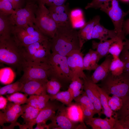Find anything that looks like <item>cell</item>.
Returning a JSON list of instances; mask_svg holds the SVG:
<instances>
[{
  "mask_svg": "<svg viewBox=\"0 0 129 129\" xmlns=\"http://www.w3.org/2000/svg\"><path fill=\"white\" fill-rule=\"evenodd\" d=\"M77 32L72 24L57 26L54 36L50 40L52 52L66 56L73 50H81Z\"/></svg>",
  "mask_w": 129,
  "mask_h": 129,
  "instance_id": "1",
  "label": "cell"
},
{
  "mask_svg": "<svg viewBox=\"0 0 129 129\" xmlns=\"http://www.w3.org/2000/svg\"><path fill=\"white\" fill-rule=\"evenodd\" d=\"M25 60L22 48L13 37L0 39V61L11 67L22 70Z\"/></svg>",
  "mask_w": 129,
  "mask_h": 129,
  "instance_id": "2",
  "label": "cell"
},
{
  "mask_svg": "<svg viewBox=\"0 0 129 129\" xmlns=\"http://www.w3.org/2000/svg\"><path fill=\"white\" fill-rule=\"evenodd\" d=\"M46 62L48 66V78L55 79L61 84L71 82L73 74L68 65L66 56L52 52Z\"/></svg>",
  "mask_w": 129,
  "mask_h": 129,
  "instance_id": "3",
  "label": "cell"
},
{
  "mask_svg": "<svg viewBox=\"0 0 129 129\" xmlns=\"http://www.w3.org/2000/svg\"><path fill=\"white\" fill-rule=\"evenodd\" d=\"M98 85L107 94H112L122 99L129 94V75L124 72L118 75L110 72Z\"/></svg>",
  "mask_w": 129,
  "mask_h": 129,
  "instance_id": "4",
  "label": "cell"
},
{
  "mask_svg": "<svg viewBox=\"0 0 129 129\" xmlns=\"http://www.w3.org/2000/svg\"><path fill=\"white\" fill-rule=\"evenodd\" d=\"M100 9L109 17L114 25V29L118 35L125 37L123 28L124 18L127 15L120 7L118 0H109L102 4Z\"/></svg>",
  "mask_w": 129,
  "mask_h": 129,
  "instance_id": "5",
  "label": "cell"
},
{
  "mask_svg": "<svg viewBox=\"0 0 129 129\" xmlns=\"http://www.w3.org/2000/svg\"><path fill=\"white\" fill-rule=\"evenodd\" d=\"M36 13L35 25L45 35L51 39L54 36L57 25L49 14L48 9L45 5L38 3Z\"/></svg>",
  "mask_w": 129,
  "mask_h": 129,
  "instance_id": "6",
  "label": "cell"
},
{
  "mask_svg": "<svg viewBox=\"0 0 129 129\" xmlns=\"http://www.w3.org/2000/svg\"><path fill=\"white\" fill-rule=\"evenodd\" d=\"M48 66L46 62L39 64L25 61L22 65L23 74L19 81L23 83L32 80H48Z\"/></svg>",
  "mask_w": 129,
  "mask_h": 129,
  "instance_id": "7",
  "label": "cell"
},
{
  "mask_svg": "<svg viewBox=\"0 0 129 129\" xmlns=\"http://www.w3.org/2000/svg\"><path fill=\"white\" fill-rule=\"evenodd\" d=\"M38 6L37 3H27L23 8L15 10L10 16L12 24L17 26L35 25L36 13Z\"/></svg>",
  "mask_w": 129,
  "mask_h": 129,
  "instance_id": "8",
  "label": "cell"
},
{
  "mask_svg": "<svg viewBox=\"0 0 129 129\" xmlns=\"http://www.w3.org/2000/svg\"><path fill=\"white\" fill-rule=\"evenodd\" d=\"M23 113L21 105L9 101L5 108L0 111V124L3 129H13L18 126V118Z\"/></svg>",
  "mask_w": 129,
  "mask_h": 129,
  "instance_id": "9",
  "label": "cell"
},
{
  "mask_svg": "<svg viewBox=\"0 0 129 129\" xmlns=\"http://www.w3.org/2000/svg\"><path fill=\"white\" fill-rule=\"evenodd\" d=\"M56 100L49 101L46 105L42 109L37 117L33 121L27 124L18 125L20 129H33V126L37 123H46L48 120H51L55 115L56 111L61 106Z\"/></svg>",
  "mask_w": 129,
  "mask_h": 129,
  "instance_id": "10",
  "label": "cell"
},
{
  "mask_svg": "<svg viewBox=\"0 0 129 129\" xmlns=\"http://www.w3.org/2000/svg\"><path fill=\"white\" fill-rule=\"evenodd\" d=\"M83 55L81 50H75L66 56L68 65L73 73V79L79 77L83 80L87 78L83 71Z\"/></svg>",
  "mask_w": 129,
  "mask_h": 129,
  "instance_id": "11",
  "label": "cell"
},
{
  "mask_svg": "<svg viewBox=\"0 0 129 129\" xmlns=\"http://www.w3.org/2000/svg\"><path fill=\"white\" fill-rule=\"evenodd\" d=\"M66 108L64 105L61 106L57 110V113L48 125V129H76V123L71 121L67 117Z\"/></svg>",
  "mask_w": 129,
  "mask_h": 129,
  "instance_id": "12",
  "label": "cell"
},
{
  "mask_svg": "<svg viewBox=\"0 0 129 129\" xmlns=\"http://www.w3.org/2000/svg\"><path fill=\"white\" fill-rule=\"evenodd\" d=\"M49 14L57 26L72 24L68 5L49 7Z\"/></svg>",
  "mask_w": 129,
  "mask_h": 129,
  "instance_id": "13",
  "label": "cell"
},
{
  "mask_svg": "<svg viewBox=\"0 0 129 129\" xmlns=\"http://www.w3.org/2000/svg\"><path fill=\"white\" fill-rule=\"evenodd\" d=\"M12 35L17 44L22 47L37 42L50 39L40 31L32 34L13 33Z\"/></svg>",
  "mask_w": 129,
  "mask_h": 129,
  "instance_id": "14",
  "label": "cell"
},
{
  "mask_svg": "<svg viewBox=\"0 0 129 129\" xmlns=\"http://www.w3.org/2000/svg\"><path fill=\"white\" fill-rule=\"evenodd\" d=\"M100 19L99 16L94 17L85 23L78 31V35L81 49L85 43L92 39L94 27L96 25L100 22Z\"/></svg>",
  "mask_w": 129,
  "mask_h": 129,
  "instance_id": "15",
  "label": "cell"
},
{
  "mask_svg": "<svg viewBox=\"0 0 129 129\" xmlns=\"http://www.w3.org/2000/svg\"><path fill=\"white\" fill-rule=\"evenodd\" d=\"M48 81L32 80L24 82L21 91L28 95H40L47 94L46 85Z\"/></svg>",
  "mask_w": 129,
  "mask_h": 129,
  "instance_id": "16",
  "label": "cell"
},
{
  "mask_svg": "<svg viewBox=\"0 0 129 129\" xmlns=\"http://www.w3.org/2000/svg\"><path fill=\"white\" fill-rule=\"evenodd\" d=\"M118 118L116 112L114 117L104 119L93 118L84 121L86 124L93 129H113L114 126Z\"/></svg>",
  "mask_w": 129,
  "mask_h": 129,
  "instance_id": "17",
  "label": "cell"
},
{
  "mask_svg": "<svg viewBox=\"0 0 129 129\" xmlns=\"http://www.w3.org/2000/svg\"><path fill=\"white\" fill-rule=\"evenodd\" d=\"M113 59L111 54L108 55L104 61L97 67L91 76L92 81L97 83L107 76L110 72V66Z\"/></svg>",
  "mask_w": 129,
  "mask_h": 129,
  "instance_id": "18",
  "label": "cell"
},
{
  "mask_svg": "<svg viewBox=\"0 0 129 129\" xmlns=\"http://www.w3.org/2000/svg\"><path fill=\"white\" fill-rule=\"evenodd\" d=\"M118 37H121L125 40L126 38L119 36L114 29L109 30L105 28L100 22L94 26L93 31L92 39H97L100 41L104 42L110 38L112 39Z\"/></svg>",
  "mask_w": 129,
  "mask_h": 129,
  "instance_id": "19",
  "label": "cell"
},
{
  "mask_svg": "<svg viewBox=\"0 0 129 129\" xmlns=\"http://www.w3.org/2000/svg\"><path fill=\"white\" fill-rule=\"evenodd\" d=\"M124 39L123 38L118 37L114 38L108 40L104 42H97L94 40L92 42V49H96L98 54L100 60L102 58L108 55V51L111 45L114 42L120 39Z\"/></svg>",
  "mask_w": 129,
  "mask_h": 129,
  "instance_id": "20",
  "label": "cell"
},
{
  "mask_svg": "<svg viewBox=\"0 0 129 129\" xmlns=\"http://www.w3.org/2000/svg\"><path fill=\"white\" fill-rule=\"evenodd\" d=\"M66 111L67 117L72 122L75 123L84 122L83 111L79 104L71 103L66 108Z\"/></svg>",
  "mask_w": 129,
  "mask_h": 129,
  "instance_id": "21",
  "label": "cell"
},
{
  "mask_svg": "<svg viewBox=\"0 0 129 129\" xmlns=\"http://www.w3.org/2000/svg\"><path fill=\"white\" fill-rule=\"evenodd\" d=\"M10 15L0 14V39L11 36L14 26L10 20Z\"/></svg>",
  "mask_w": 129,
  "mask_h": 129,
  "instance_id": "22",
  "label": "cell"
},
{
  "mask_svg": "<svg viewBox=\"0 0 129 129\" xmlns=\"http://www.w3.org/2000/svg\"><path fill=\"white\" fill-rule=\"evenodd\" d=\"M51 50L50 40L36 52L29 61L27 62L36 64L45 62L51 53Z\"/></svg>",
  "mask_w": 129,
  "mask_h": 129,
  "instance_id": "23",
  "label": "cell"
},
{
  "mask_svg": "<svg viewBox=\"0 0 129 129\" xmlns=\"http://www.w3.org/2000/svg\"><path fill=\"white\" fill-rule=\"evenodd\" d=\"M50 40L39 41L22 48L23 54L26 61H29L36 52L49 42Z\"/></svg>",
  "mask_w": 129,
  "mask_h": 129,
  "instance_id": "24",
  "label": "cell"
},
{
  "mask_svg": "<svg viewBox=\"0 0 129 129\" xmlns=\"http://www.w3.org/2000/svg\"><path fill=\"white\" fill-rule=\"evenodd\" d=\"M97 87L100 94L101 102L102 108V114H103L109 118L114 117L116 112L113 111L108 105V95L97 85Z\"/></svg>",
  "mask_w": 129,
  "mask_h": 129,
  "instance_id": "25",
  "label": "cell"
},
{
  "mask_svg": "<svg viewBox=\"0 0 129 129\" xmlns=\"http://www.w3.org/2000/svg\"><path fill=\"white\" fill-rule=\"evenodd\" d=\"M23 113L21 117L24 124H27L34 120L37 117L41 110L35 108L27 104L22 106Z\"/></svg>",
  "mask_w": 129,
  "mask_h": 129,
  "instance_id": "26",
  "label": "cell"
},
{
  "mask_svg": "<svg viewBox=\"0 0 129 129\" xmlns=\"http://www.w3.org/2000/svg\"><path fill=\"white\" fill-rule=\"evenodd\" d=\"M83 84V80L80 77L75 78L72 79L68 90L71 93L73 100L84 92Z\"/></svg>",
  "mask_w": 129,
  "mask_h": 129,
  "instance_id": "27",
  "label": "cell"
},
{
  "mask_svg": "<svg viewBox=\"0 0 129 129\" xmlns=\"http://www.w3.org/2000/svg\"><path fill=\"white\" fill-rule=\"evenodd\" d=\"M122 99V106L116 112L118 119L121 121L129 120V94Z\"/></svg>",
  "mask_w": 129,
  "mask_h": 129,
  "instance_id": "28",
  "label": "cell"
},
{
  "mask_svg": "<svg viewBox=\"0 0 129 129\" xmlns=\"http://www.w3.org/2000/svg\"><path fill=\"white\" fill-rule=\"evenodd\" d=\"M50 96V100H56L61 102L64 104L68 106L72 103L73 100L71 93L68 90L66 91H59L55 95Z\"/></svg>",
  "mask_w": 129,
  "mask_h": 129,
  "instance_id": "29",
  "label": "cell"
},
{
  "mask_svg": "<svg viewBox=\"0 0 129 129\" xmlns=\"http://www.w3.org/2000/svg\"><path fill=\"white\" fill-rule=\"evenodd\" d=\"M124 64L119 57L113 58L110 66V71L112 74L119 75L124 72Z\"/></svg>",
  "mask_w": 129,
  "mask_h": 129,
  "instance_id": "30",
  "label": "cell"
},
{
  "mask_svg": "<svg viewBox=\"0 0 129 129\" xmlns=\"http://www.w3.org/2000/svg\"><path fill=\"white\" fill-rule=\"evenodd\" d=\"M123 40L120 39L113 42L110 46L108 51V54L112 55L113 58L119 57L124 46Z\"/></svg>",
  "mask_w": 129,
  "mask_h": 129,
  "instance_id": "31",
  "label": "cell"
},
{
  "mask_svg": "<svg viewBox=\"0 0 129 129\" xmlns=\"http://www.w3.org/2000/svg\"><path fill=\"white\" fill-rule=\"evenodd\" d=\"M61 87V84L59 81L54 78H51L47 83V92L49 96L55 95L59 91Z\"/></svg>",
  "mask_w": 129,
  "mask_h": 129,
  "instance_id": "32",
  "label": "cell"
},
{
  "mask_svg": "<svg viewBox=\"0 0 129 129\" xmlns=\"http://www.w3.org/2000/svg\"><path fill=\"white\" fill-rule=\"evenodd\" d=\"M28 95L18 92L14 93L10 95H7L6 97L9 101L16 104L21 105L26 103Z\"/></svg>",
  "mask_w": 129,
  "mask_h": 129,
  "instance_id": "33",
  "label": "cell"
},
{
  "mask_svg": "<svg viewBox=\"0 0 129 129\" xmlns=\"http://www.w3.org/2000/svg\"><path fill=\"white\" fill-rule=\"evenodd\" d=\"M74 100L76 103L86 107L95 112L96 114L93 103L87 96L85 91Z\"/></svg>",
  "mask_w": 129,
  "mask_h": 129,
  "instance_id": "34",
  "label": "cell"
},
{
  "mask_svg": "<svg viewBox=\"0 0 129 129\" xmlns=\"http://www.w3.org/2000/svg\"><path fill=\"white\" fill-rule=\"evenodd\" d=\"M108 105L113 111L116 112L121 109L123 104L121 98L115 96L111 97L108 95Z\"/></svg>",
  "mask_w": 129,
  "mask_h": 129,
  "instance_id": "35",
  "label": "cell"
},
{
  "mask_svg": "<svg viewBox=\"0 0 129 129\" xmlns=\"http://www.w3.org/2000/svg\"><path fill=\"white\" fill-rule=\"evenodd\" d=\"M14 11L12 5L8 0H0V14L10 15Z\"/></svg>",
  "mask_w": 129,
  "mask_h": 129,
  "instance_id": "36",
  "label": "cell"
},
{
  "mask_svg": "<svg viewBox=\"0 0 129 129\" xmlns=\"http://www.w3.org/2000/svg\"><path fill=\"white\" fill-rule=\"evenodd\" d=\"M119 58L124 65V72L129 75V51L124 47Z\"/></svg>",
  "mask_w": 129,
  "mask_h": 129,
  "instance_id": "37",
  "label": "cell"
},
{
  "mask_svg": "<svg viewBox=\"0 0 129 129\" xmlns=\"http://www.w3.org/2000/svg\"><path fill=\"white\" fill-rule=\"evenodd\" d=\"M100 60L98 53L96 50H92L91 55L90 63L91 70H94L99 65L98 64Z\"/></svg>",
  "mask_w": 129,
  "mask_h": 129,
  "instance_id": "38",
  "label": "cell"
},
{
  "mask_svg": "<svg viewBox=\"0 0 129 129\" xmlns=\"http://www.w3.org/2000/svg\"><path fill=\"white\" fill-rule=\"evenodd\" d=\"M50 99V96L47 94L38 95V108L41 110L46 105Z\"/></svg>",
  "mask_w": 129,
  "mask_h": 129,
  "instance_id": "39",
  "label": "cell"
},
{
  "mask_svg": "<svg viewBox=\"0 0 129 129\" xmlns=\"http://www.w3.org/2000/svg\"><path fill=\"white\" fill-rule=\"evenodd\" d=\"M92 49H90L83 58L84 70L91 71L90 63L91 55Z\"/></svg>",
  "mask_w": 129,
  "mask_h": 129,
  "instance_id": "40",
  "label": "cell"
},
{
  "mask_svg": "<svg viewBox=\"0 0 129 129\" xmlns=\"http://www.w3.org/2000/svg\"><path fill=\"white\" fill-rule=\"evenodd\" d=\"M109 0H92L91 2L88 3L85 8L86 9L90 8H94L95 9L100 8L102 4L108 2Z\"/></svg>",
  "mask_w": 129,
  "mask_h": 129,
  "instance_id": "41",
  "label": "cell"
},
{
  "mask_svg": "<svg viewBox=\"0 0 129 129\" xmlns=\"http://www.w3.org/2000/svg\"><path fill=\"white\" fill-rule=\"evenodd\" d=\"M80 105V104H79ZM82 109L83 114L84 121L93 117L96 113L86 107L80 105Z\"/></svg>",
  "mask_w": 129,
  "mask_h": 129,
  "instance_id": "42",
  "label": "cell"
},
{
  "mask_svg": "<svg viewBox=\"0 0 129 129\" xmlns=\"http://www.w3.org/2000/svg\"><path fill=\"white\" fill-rule=\"evenodd\" d=\"M38 95H30L27 99L26 103L35 108H38Z\"/></svg>",
  "mask_w": 129,
  "mask_h": 129,
  "instance_id": "43",
  "label": "cell"
},
{
  "mask_svg": "<svg viewBox=\"0 0 129 129\" xmlns=\"http://www.w3.org/2000/svg\"><path fill=\"white\" fill-rule=\"evenodd\" d=\"M12 5L15 10L23 8L26 5L25 0H8Z\"/></svg>",
  "mask_w": 129,
  "mask_h": 129,
  "instance_id": "44",
  "label": "cell"
},
{
  "mask_svg": "<svg viewBox=\"0 0 129 129\" xmlns=\"http://www.w3.org/2000/svg\"><path fill=\"white\" fill-rule=\"evenodd\" d=\"M67 0H47L45 5L49 7L63 5Z\"/></svg>",
  "mask_w": 129,
  "mask_h": 129,
  "instance_id": "45",
  "label": "cell"
},
{
  "mask_svg": "<svg viewBox=\"0 0 129 129\" xmlns=\"http://www.w3.org/2000/svg\"><path fill=\"white\" fill-rule=\"evenodd\" d=\"M24 84L19 81H17L16 84L7 92V94H11L14 93L21 91L22 89Z\"/></svg>",
  "mask_w": 129,
  "mask_h": 129,
  "instance_id": "46",
  "label": "cell"
},
{
  "mask_svg": "<svg viewBox=\"0 0 129 129\" xmlns=\"http://www.w3.org/2000/svg\"><path fill=\"white\" fill-rule=\"evenodd\" d=\"M17 81L11 84H9L0 88V95H2L7 94V92L16 84Z\"/></svg>",
  "mask_w": 129,
  "mask_h": 129,
  "instance_id": "47",
  "label": "cell"
},
{
  "mask_svg": "<svg viewBox=\"0 0 129 129\" xmlns=\"http://www.w3.org/2000/svg\"><path fill=\"white\" fill-rule=\"evenodd\" d=\"M8 100L2 95L0 96V109L3 110L5 109L7 104Z\"/></svg>",
  "mask_w": 129,
  "mask_h": 129,
  "instance_id": "48",
  "label": "cell"
},
{
  "mask_svg": "<svg viewBox=\"0 0 129 129\" xmlns=\"http://www.w3.org/2000/svg\"><path fill=\"white\" fill-rule=\"evenodd\" d=\"M123 30L125 36L129 34V18L124 21Z\"/></svg>",
  "mask_w": 129,
  "mask_h": 129,
  "instance_id": "49",
  "label": "cell"
},
{
  "mask_svg": "<svg viewBox=\"0 0 129 129\" xmlns=\"http://www.w3.org/2000/svg\"><path fill=\"white\" fill-rule=\"evenodd\" d=\"M36 126L34 129H48V125L46 123H37Z\"/></svg>",
  "mask_w": 129,
  "mask_h": 129,
  "instance_id": "50",
  "label": "cell"
},
{
  "mask_svg": "<svg viewBox=\"0 0 129 129\" xmlns=\"http://www.w3.org/2000/svg\"><path fill=\"white\" fill-rule=\"evenodd\" d=\"M124 41V47L127 49L129 50V40L126 38Z\"/></svg>",
  "mask_w": 129,
  "mask_h": 129,
  "instance_id": "51",
  "label": "cell"
},
{
  "mask_svg": "<svg viewBox=\"0 0 129 129\" xmlns=\"http://www.w3.org/2000/svg\"><path fill=\"white\" fill-rule=\"evenodd\" d=\"M124 124L125 129H129V120H127L122 121Z\"/></svg>",
  "mask_w": 129,
  "mask_h": 129,
  "instance_id": "52",
  "label": "cell"
},
{
  "mask_svg": "<svg viewBox=\"0 0 129 129\" xmlns=\"http://www.w3.org/2000/svg\"><path fill=\"white\" fill-rule=\"evenodd\" d=\"M39 0H25L26 3H38Z\"/></svg>",
  "mask_w": 129,
  "mask_h": 129,
  "instance_id": "53",
  "label": "cell"
},
{
  "mask_svg": "<svg viewBox=\"0 0 129 129\" xmlns=\"http://www.w3.org/2000/svg\"><path fill=\"white\" fill-rule=\"evenodd\" d=\"M47 0H39L38 3H42L45 5V3Z\"/></svg>",
  "mask_w": 129,
  "mask_h": 129,
  "instance_id": "54",
  "label": "cell"
},
{
  "mask_svg": "<svg viewBox=\"0 0 129 129\" xmlns=\"http://www.w3.org/2000/svg\"><path fill=\"white\" fill-rule=\"evenodd\" d=\"M121 0L125 2H128L129 1V0Z\"/></svg>",
  "mask_w": 129,
  "mask_h": 129,
  "instance_id": "55",
  "label": "cell"
},
{
  "mask_svg": "<svg viewBox=\"0 0 129 129\" xmlns=\"http://www.w3.org/2000/svg\"><path fill=\"white\" fill-rule=\"evenodd\" d=\"M126 15H127L129 14V9L126 12Z\"/></svg>",
  "mask_w": 129,
  "mask_h": 129,
  "instance_id": "56",
  "label": "cell"
}]
</instances>
